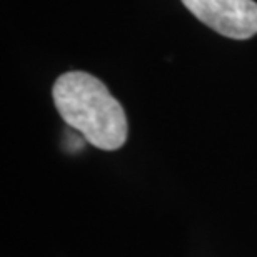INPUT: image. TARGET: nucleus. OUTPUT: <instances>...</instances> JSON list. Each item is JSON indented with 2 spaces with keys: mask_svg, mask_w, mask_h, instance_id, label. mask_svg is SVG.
Masks as SVG:
<instances>
[{
  "mask_svg": "<svg viewBox=\"0 0 257 257\" xmlns=\"http://www.w3.org/2000/svg\"><path fill=\"white\" fill-rule=\"evenodd\" d=\"M194 17L217 34L245 40L257 34V4L254 0H182Z\"/></svg>",
  "mask_w": 257,
  "mask_h": 257,
  "instance_id": "2",
  "label": "nucleus"
},
{
  "mask_svg": "<svg viewBox=\"0 0 257 257\" xmlns=\"http://www.w3.org/2000/svg\"><path fill=\"white\" fill-rule=\"evenodd\" d=\"M52 97L60 117L102 151H117L125 144V112L105 84L87 72H67L55 80Z\"/></svg>",
  "mask_w": 257,
  "mask_h": 257,
  "instance_id": "1",
  "label": "nucleus"
}]
</instances>
